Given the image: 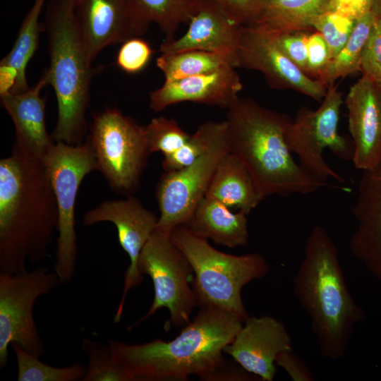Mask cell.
Here are the masks:
<instances>
[{
	"label": "cell",
	"mask_w": 381,
	"mask_h": 381,
	"mask_svg": "<svg viewBox=\"0 0 381 381\" xmlns=\"http://www.w3.org/2000/svg\"><path fill=\"white\" fill-rule=\"evenodd\" d=\"M58 219L44 162L13 147L0 160V272H22L48 258Z\"/></svg>",
	"instance_id": "6da1fadb"
},
{
	"label": "cell",
	"mask_w": 381,
	"mask_h": 381,
	"mask_svg": "<svg viewBox=\"0 0 381 381\" xmlns=\"http://www.w3.org/2000/svg\"><path fill=\"white\" fill-rule=\"evenodd\" d=\"M243 322L225 310L201 307L173 340L128 344L110 339L107 344L129 381H183L193 375L207 380L226 361L224 348Z\"/></svg>",
	"instance_id": "7a4b0ae2"
},
{
	"label": "cell",
	"mask_w": 381,
	"mask_h": 381,
	"mask_svg": "<svg viewBox=\"0 0 381 381\" xmlns=\"http://www.w3.org/2000/svg\"><path fill=\"white\" fill-rule=\"evenodd\" d=\"M293 288L311 321L322 356L343 357L356 325L365 314L348 289L336 245L320 225L306 240Z\"/></svg>",
	"instance_id": "3957f363"
},
{
	"label": "cell",
	"mask_w": 381,
	"mask_h": 381,
	"mask_svg": "<svg viewBox=\"0 0 381 381\" xmlns=\"http://www.w3.org/2000/svg\"><path fill=\"white\" fill-rule=\"evenodd\" d=\"M226 109L230 152L246 165L265 198L338 188L314 179L294 160L284 138L288 116L239 96Z\"/></svg>",
	"instance_id": "277c9868"
},
{
	"label": "cell",
	"mask_w": 381,
	"mask_h": 381,
	"mask_svg": "<svg viewBox=\"0 0 381 381\" xmlns=\"http://www.w3.org/2000/svg\"><path fill=\"white\" fill-rule=\"evenodd\" d=\"M46 28L50 63L42 75L54 90L58 107L51 136L54 142L79 145L87 129L85 111L95 70L80 38L75 5L65 0H50Z\"/></svg>",
	"instance_id": "5b68a950"
},
{
	"label": "cell",
	"mask_w": 381,
	"mask_h": 381,
	"mask_svg": "<svg viewBox=\"0 0 381 381\" xmlns=\"http://www.w3.org/2000/svg\"><path fill=\"white\" fill-rule=\"evenodd\" d=\"M170 234L192 267L198 306L225 310L243 321L248 318L241 291L252 280L267 274L269 266L263 255L223 253L183 224L174 228Z\"/></svg>",
	"instance_id": "8992f818"
},
{
	"label": "cell",
	"mask_w": 381,
	"mask_h": 381,
	"mask_svg": "<svg viewBox=\"0 0 381 381\" xmlns=\"http://www.w3.org/2000/svg\"><path fill=\"white\" fill-rule=\"evenodd\" d=\"M97 170L116 193L132 195L151 155L145 127L116 109L97 114L90 128Z\"/></svg>",
	"instance_id": "52a82bcc"
},
{
	"label": "cell",
	"mask_w": 381,
	"mask_h": 381,
	"mask_svg": "<svg viewBox=\"0 0 381 381\" xmlns=\"http://www.w3.org/2000/svg\"><path fill=\"white\" fill-rule=\"evenodd\" d=\"M342 102L337 87L329 85L318 109L302 107L298 110L286 128L284 138L289 151L298 156L299 165L309 176L326 183L332 178L343 186L346 179L328 166L323 158L324 150L329 148L341 159H353L352 139L338 132Z\"/></svg>",
	"instance_id": "ba28073f"
},
{
	"label": "cell",
	"mask_w": 381,
	"mask_h": 381,
	"mask_svg": "<svg viewBox=\"0 0 381 381\" xmlns=\"http://www.w3.org/2000/svg\"><path fill=\"white\" fill-rule=\"evenodd\" d=\"M42 161L58 207L54 272L61 284H66L72 280L77 263L78 247L75 228L77 193L85 176L97 170V163L88 140L76 145L55 142Z\"/></svg>",
	"instance_id": "9c48e42d"
},
{
	"label": "cell",
	"mask_w": 381,
	"mask_h": 381,
	"mask_svg": "<svg viewBox=\"0 0 381 381\" xmlns=\"http://www.w3.org/2000/svg\"><path fill=\"white\" fill-rule=\"evenodd\" d=\"M171 233L155 229L141 250L138 267L143 274L150 276L154 286V298L147 312L130 327L154 315L159 308L170 313L169 324L183 327L190 321L198 302L192 284L193 271L183 252L174 243Z\"/></svg>",
	"instance_id": "30bf717a"
},
{
	"label": "cell",
	"mask_w": 381,
	"mask_h": 381,
	"mask_svg": "<svg viewBox=\"0 0 381 381\" xmlns=\"http://www.w3.org/2000/svg\"><path fill=\"white\" fill-rule=\"evenodd\" d=\"M61 284L55 272L38 267L16 274L0 272V368L8 363V346L20 344L40 358L45 345L33 315L35 301Z\"/></svg>",
	"instance_id": "8fae6325"
},
{
	"label": "cell",
	"mask_w": 381,
	"mask_h": 381,
	"mask_svg": "<svg viewBox=\"0 0 381 381\" xmlns=\"http://www.w3.org/2000/svg\"><path fill=\"white\" fill-rule=\"evenodd\" d=\"M229 152L224 121L208 149L196 161L179 170L164 171L156 188L159 216L155 229L171 233L187 222L205 197L220 161Z\"/></svg>",
	"instance_id": "7c38bea8"
},
{
	"label": "cell",
	"mask_w": 381,
	"mask_h": 381,
	"mask_svg": "<svg viewBox=\"0 0 381 381\" xmlns=\"http://www.w3.org/2000/svg\"><path fill=\"white\" fill-rule=\"evenodd\" d=\"M158 218L133 195L104 201L83 216L84 226L102 222L114 224L117 229L119 243L129 257L130 264L124 275L121 298L114 318L115 323L121 320L128 291L143 281V274L138 269V261L142 249L156 228Z\"/></svg>",
	"instance_id": "4fadbf2b"
},
{
	"label": "cell",
	"mask_w": 381,
	"mask_h": 381,
	"mask_svg": "<svg viewBox=\"0 0 381 381\" xmlns=\"http://www.w3.org/2000/svg\"><path fill=\"white\" fill-rule=\"evenodd\" d=\"M238 67L260 72L274 89L292 90L322 101L327 87L301 71L279 47L272 35L255 25L243 26Z\"/></svg>",
	"instance_id": "5bb4252c"
},
{
	"label": "cell",
	"mask_w": 381,
	"mask_h": 381,
	"mask_svg": "<svg viewBox=\"0 0 381 381\" xmlns=\"http://www.w3.org/2000/svg\"><path fill=\"white\" fill-rule=\"evenodd\" d=\"M293 349L284 325L270 315L249 316L224 353L248 372L263 381H272L275 361L281 353Z\"/></svg>",
	"instance_id": "9a60e30c"
},
{
	"label": "cell",
	"mask_w": 381,
	"mask_h": 381,
	"mask_svg": "<svg viewBox=\"0 0 381 381\" xmlns=\"http://www.w3.org/2000/svg\"><path fill=\"white\" fill-rule=\"evenodd\" d=\"M362 171L352 208L356 228L349 247L353 256L381 282V159L375 167Z\"/></svg>",
	"instance_id": "2e32d148"
},
{
	"label": "cell",
	"mask_w": 381,
	"mask_h": 381,
	"mask_svg": "<svg viewBox=\"0 0 381 381\" xmlns=\"http://www.w3.org/2000/svg\"><path fill=\"white\" fill-rule=\"evenodd\" d=\"M243 26L229 17L213 0H207L189 22L186 33L178 39L164 40L159 51H205L228 59L237 68Z\"/></svg>",
	"instance_id": "e0dca14e"
},
{
	"label": "cell",
	"mask_w": 381,
	"mask_h": 381,
	"mask_svg": "<svg viewBox=\"0 0 381 381\" xmlns=\"http://www.w3.org/2000/svg\"><path fill=\"white\" fill-rule=\"evenodd\" d=\"M345 104L354 145L352 162L358 169H373L381 159V97L375 81L363 75L350 87Z\"/></svg>",
	"instance_id": "ac0fdd59"
},
{
	"label": "cell",
	"mask_w": 381,
	"mask_h": 381,
	"mask_svg": "<svg viewBox=\"0 0 381 381\" xmlns=\"http://www.w3.org/2000/svg\"><path fill=\"white\" fill-rule=\"evenodd\" d=\"M236 68L229 65L214 71L164 81L150 92V107L159 112L172 104L192 102L226 109L243 88Z\"/></svg>",
	"instance_id": "d6986e66"
},
{
	"label": "cell",
	"mask_w": 381,
	"mask_h": 381,
	"mask_svg": "<svg viewBox=\"0 0 381 381\" xmlns=\"http://www.w3.org/2000/svg\"><path fill=\"white\" fill-rule=\"evenodd\" d=\"M75 13L92 61L107 46L141 36L131 18L128 0H77Z\"/></svg>",
	"instance_id": "ffe728a7"
},
{
	"label": "cell",
	"mask_w": 381,
	"mask_h": 381,
	"mask_svg": "<svg viewBox=\"0 0 381 381\" xmlns=\"http://www.w3.org/2000/svg\"><path fill=\"white\" fill-rule=\"evenodd\" d=\"M46 85L47 83L42 75L37 83L28 90L1 97V104L15 127L16 141L13 147L42 160L55 143L46 128V98L40 95Z\"/></svg>",
	"instance_id": "44dd1931"
},
{
	"label": "cell",
	"mask_w": 381,
	"mask_h": 381,
	"mask_svg": "<svg viewBox=\"0 0 381 381\" xmlns=\"http://www.w3.org/2000/svg\"><path fill=\"white\" fill-rule=\"evenodd\" d=\"M246 216L241 211L234 213L222 202L205 197L183 225L197 236L236 248L248 242Z\"/></svg>",
	"instance_id": "7402d4cb"
},
{
	"label": "cell",
	"mask_w": 381,
	"mask_h": 381,
	"mask_svg": "<svg viewBox=\"0 0 381 381\" xmlns=\"http://www.w3.org/2000/svg\"><path fill=\"white\" fill-rule=\"evenodd\" d=\"M205 197L247 215L265 199L248 168L230 152L218 164Z\"/></svg>",
	"instance_id": "603a6c76"
},
{
	"label": "cell",
	"mask_w": 381,
	"mask_h": 381,
	"mask_svg": "<svg viewBox=\"0 0 381 381\" xmlns=\"http://www.w3.org/2000/svg\"><path fill=\"white\" fill-rule=\"evenodd\" d=\"M207 0H128L133 21L140 35L156 23L165 40L175 38L183 23L188 24Z\"/></svg>",
	"instance_id": "cb8c5ba5"
},
{
	"label": "cell",
	"mask_w": 381,
	"mask_h": 381,
	"mask_svg": "<svg viewBox=\"0 0 381 381\" xmlns=\"http://www.w3.org/2000/svg\"><path fill=\"white\" fill-rule=\"evenodd\" d=\"M327 0H265L255 23L264 30L274 32L312 30L313 20L320 15Z\"/></svg>",
	"instance_id": "d4e9b609"
},
{
	"label": "cell",
	"mask_w": 381,
	"mask_h": 381,
	"mask_svg": "<svg viewBox=\"0 0 381 381\" xmlns=\"http://www.w3.org/2000/svg\"><path fill=\"white\" fill-rule=\"evenodd\" d=\"M46 1L34 0L20 25L13 47L1 61L13 66L18 73L17 83L11 93L23 92L30 88L26 70L38 47L40 34L42 30L40 16Z\"/></svg>",
	"instance_id": "484cf974"
},
{
	"label": "cell",
	"mask_w": 381,
	"mask_h": 381,
	"mask_svg": "<svg viewBox=\"0 0 381 381\" xmlns=\"http://www.w3.org/2000/svg\"><path fill=\"white\" fill-rule=\"evenodd\" d=\"M375 16L371 11L356 22L353 32L341 49L329 61L318 80L328 87L339 78L361 71V55Z\"/></svg>",
	"instance_id": "4316f807"
},
{
	"label": "cell",
	"mask_w": 381,
	"mask_h": 381,
	"mask_svg": "<svg viewBox=\"0 0 381 381\" xmlns=\"http://www.w3.org/2000/svg\"><path fill=\"white\" fill-rule=\"evenodd\" d=\"M156 63L164 74V81L214 71L225 66L235 67L228 59L201 50L162 53Z\"/></svg>",
	"instance_id": "83f0119b"
},
{
	"label": "cell",
	"mask_w": 381,
	"mask_h": 381,
	"mask_svg": "<svg viewBox=\"0 0 381 381\" xmlns=\"http://www.w3.org/2000/svg\"><path fill=\"white\" fill-rule=\"evenodd\" d=\"M11 347L16 357L18 381H78L85 375L86 367L80 363L55 367L43 363L17 343Z\"/></svg>",
	"instance_id": "f1b7e54d"
},
{
	"label": "cell",
	"mask_w": 381,
	"mask_h": 381,
	"mask_svg": "<svg viewBox=\"0 0 381 381\" xmlns=\"http://www.w3.org/2000/svg\"><path fill=\"white\" fill-rule=\"evenodd\" d=\"M224 123V121L202 123L180 148L164 156L162 163L164 171L179 170L196 161L208 149Z\"/></svg>",
	"instance_id": "f546056e"
},
{
	"label": "cell",
	"mask_w": 381,
	"mask_h": 381,
	"mask_svg": "<svg viewBox=\"0 0 381 381\" xmlns=\"http://www.w3.org/2000/svg\"><path fill=\"white\" fill-rule=\"evenodd\" d=\"M82 349L88 361L82 381H129L114 359L108 344L83 338Z\"/></svg>",
	"instance_id": "4dcf8cb0"
},
{
	"label": "cell",
	"mask_w": 381,
	"mask_h": 381,
	"mask_svg": "<svg viewBox=\"0 0 381 381\" xmlns=\"http://www.w3.org/2000/svg\"><path fill=\"white\" fill-rule=\"evenodd\" d=\"M145 137L150 153L160 152L164 156L180 148L190 138L174 118H153L144 126Z\"/></svg>",
	"instance_id": "1f68e13d"
},
{
	"label": "cell",
	"mask_w": 381,
	"mask_h": 381,
	"mask_svg": "<svg viewBox=\"0 0 381 381\" xmlns=\"http://www.w3.org/2000/svg\"><path fill=\"white\" fill-rule=\"evenodd\" d=\"M356 22L339 13L327 11L321 13L313 20L312 28L325 39L332 59L346 43Z\"/></svg>",
	"instance_id": "d6a6232c"
},
{
	"label": "cell",
	"mask_w": 381,
	"mask_h": 381,
	"mask_svg": "<svg viewBox=\"0 0 381 381\" xmlns=\"http://www.w3.org/2000/svg\"><path fill=\"white\" fill-rule=\"evenodd\" d=\"M154 51L150 44L140 37L123 42L118 51L116 64L126 73L135 74L143 71L150 63Z\"/></svg>",
	"instance_id": "836d02e7"
},
{
	"label": "cell",
	"mask_w": 381,
	"mask_h": 381,
	"mask_svg": "<svg viewBox=\"0 0 381 381\" xmlns=\"http://www.w3.org/2000/svg\"><path fill=\"white\" fill-rule=\"evenodd\" d=\"M363 75L376 82L381 80V18L375 17L361 59Z\"/></svg>",
	"instance_id": "e575fe53"
},
{
	"label": "cell",
	"mask_w": 381,
	"mask_h": 381,
	"mask_svg": "<svg viewBox=\"0 0 381 381\" xmlns=\"http://www.w3.org/2000/svg\"><path fill=\"white\" fill-rule=\"evenodd\" d=\"M266 32L272 35L282 51L306 74L307 38L308 34L303 31Z\"/></svg>",
	"instance_id": "d590c367"
},
{
	"label": "cell",
	"mask_w": 381,
	"mask_h": 381,
	"mask_svg": "<svg viewBox=\"0 0 381 381\" xmlns=\"http://www.w3.org/2000/svg\"><path fill=\"white\" fill-rule=\"evenodd\" d=\"M232 20L244 26L257 22L265 0H213Z\"/></svg>",
	"instance_id": "8d00e7d4"
},
{
	"label": "cell",
	"mask_w": 381,
	"mask_h": 381,
	"mask_svg": "<svg viewBox=\"0 0 381 381\" xmlns=\"http://www.w3.org/2000/svg\"><path fill=\"white\" fill-rule=\"evenodd\" d=\"M331 59L329 49L322 35L315 31L308 35L306 75L318 80Z\"/></svg>",
	"instance_id": "74e56055"
},
{
	"label": "cell",
	"mask_w": 381,
	"mask_h": 381,
	"mask_svg": "<svg viewBox=\"0 0 381 381\" xmlns=\"http://www.w3.org/2000/svg\"><path fill=\"white\" fill-rule=\"evenodd\" d=\"M276 365L284 368L294 381L315 380L304 361L293 349L281 353L276 358Z\"/></svg>",
	"instance_id": "f35d334b"
},
{
	"label": "cell",
	"mask_w": 381,
	"mask_h": 381,
	"mask_svg": "<svg viewBox=\"0 0 381 381\" xmlns=\"http://www.w3.org/2000/svg\"><path fill=\"white\" fill-rule=\"evenodd\" d=\"M373 0H327L322 12H337L358 20L371 11Z\"/></svg>",
	"instance_id": "ab89813d"
},
{
	"label": "cell",
	"mask_w": 381,
	"mask_h": 381,
	"mask_svg": "<svg viewBox=\"0 0 381 381\" xmlns=\"http://www.w3.org/2000/svg\"><path fill=\"white\" fill-rule=\"evenodd\" d=\"M258 377L255 375L248 372L241 366L236 367L233 364L226 361L217 370L212 373L207 379V381H226V380H254Z\"/></svg>",
	"instance_id": "60d3db41"
},
{
	"label": "cell",
	"mask_w": 381,
	"mask_h": 381,
	"mask_svg": "<svg viewBox=\"0 0 381 381\" xmlns=\"http://www.w3.org/2000/svg\"><path fill=\"white\" fill-rule=\"evenodd\" d=\"M18 77V71L13 66L0 62V97L12 92Z\"/></svg>",
	"instance_id": "b9f144b4"
},
{
	"label": "cell",
	"mask_w": 381,
	"mask_h": 381,
	"mask_svg": "<svg viewBox=\"0 0 381 381\" xmlns=\"http://www.w3.org/2000/svg\"><path fill=\"white\" fill-rule=\"evenodd\" d=\"M371 11L375 17L381 18V0H373Z\"/></svg>",
	"instance_id": "7bdbcfd3"
},
{
	"label": "cell",
	"mask_w": 381,
	"mask_h": 381,
	"mask_svg": "<svg viewBox=\"0 0 381 381\" xmlns=\"http://www.w3.org/2000/svg\"><path fill=\"white\" fill-rule=\"evenodd\" d=\"M375 85L377 86V90L379 92V94L380 95V97H381V80H378V81H376L375 82Z\"/></svg>",
	"instance_id": "ee69618b"
},
{
	"label": "cell",
	"mask_w": 381,
	"mask_h": 381,
	"mask_svg": "<svg viewBox=\"0 0 381 381\" xmlns=\"http://www.w3.org/2000/svg\"><path fill=\"white\" fill-rule=\"evenodd\" d=\"M65 1H68L74 5H75V3L77 1V0H65Z\"/></svg>",
	"instance_id": "f6af8a7d"
}]
</instances>
